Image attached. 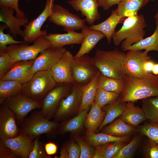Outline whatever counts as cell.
Returning a JSON list of instances; mask_svg holds the SVG:
<instances>
[{
  "instance_id": "obj_1",
  "label": "cell",
  "mask_w": 158,
  "mask_h": 158,
  "mask_svg": "<svg viewBox=\"0 0 158 158\" xmlns=\"http://www.w3.org/2000/svg\"><path fill=\"white\" fill-rule=\"evenodd\" d=\"M124 87L121 101L123 102H135L158 96V75L148 73L145 77L137 78L125 75Z\"/></svg>"
},
{
  "instance_id": "obj_2",
  "label": "cell",
  "mask_w": 158,
  "mask_h": 158,
  "mask_svg": "<svg viewBox=\"0 0 158 158\" xmlns=\"http://www.w3.org/2000/svg\"><path fill=\"white\" fill-rule=\"evenodd\" d=\"M125 54L117 49L104 51L97 49L92 59L101 73L109 77L121 79L125 75L123 66Z\"/></svg>"
},
{
  "instance_id": "obj_3",
  "label": "cell",
  "mask_w": 158,
  "mask_h": 158,
  "mask_svg": "<svg viewBox=\"0 0 158 158\" xmlns=\"http://www.w3.org/2000/svg\"><path fill=\"white\" fill-rule=\"evenodd\" d=\"M147 25L143 15L140 14L127 17L121 28L115 32L112 37L113 43L118 46L121 43L123 49L144 39Z\"/></svg>"
},
{
  "instance_id": "obj_4",
  "label": "cell",
  "mask_w": 158,
  "mask_h": 158,
  "mask_svg": "<svg viewBox=\"0 0 158 158\" xmlns=\"http://www.w3.org/2000/svg\"><path fill=\"white\" fill-rule=\"evenodd\" d=\"M56 83L51 70L39 71L29 81L23 84L21 92L33 99L41 101Z\"/></svg>"
},
{
  "instance_id": "obj_5",
  "label": "cell",
  "mask_w": 158,
  "mask_h": 158,
  "mask_svg": "<svg viewBox=\"0 0 158 158\" xmlns=\"http://www.w3.org/2000/svg\"><path fill=\"white\" fill-rule=\"evenodd\" d=\"M24 43L7 47L6 52L10 56L13 63L21 61L34 60L42 51L51 47L49 42L44 36L36 38L32 45Z\"/></svg>"
},
{
  "instance_id": "obj_6",
  "label": "cell",
  "mask_w": 158,
  "mask_h": 158,
  "mask_svg": "<svg viewBox=\"0 0 158 158\" xmlns=\"http://www.w3.org/2000/svg\"><path fill=\"white\" fill-rule=\"evenodd\" d=\"M71 67L73 84L80 87L91 81L99 71L95 64L92 58L87 54L74 57Z\"/></svg>"
},
{
  "instance_id": "obj_7",
  "label": "cell",
  "mask_w": 158,
  "mask_h": 158,
  "mask_svg": "<svg viewBox=\"0 0 158 158\" xmlns=\"http://www.w3.org/2000/svg\"><path fill=\"white\" fill-rule=\"evenodd\" d=\"M21 123L20 133L27 134L34 139L42 134H50L58 126L56 121H50L44 117L40 111L33 112Z\"/></svg>"
},
{
  "instance_id": "obj_8",
  "label": "cell",
  "mask_w": 158,
  "mask_h": 158,
  "mask_svg": "<svg viewBox=\"0 0 158 158\" xmlns=\"http://www.w3.org/2000/svg\"><path fill=\"white\" fill-rule=\"evenodd\" d=\"M48 20L56 25L63 27L66 31L82 29L85 25V19L80 18L62 6L57 4L53 5Z\"/></svg>"
},
{
  "instance_id": "obj_9",
  "label": "cell",
  "mask_w": 158,
  "mask_h": 158,
  "mask_svg": "<svg viewBox=\"0 0 158 158\" xmlns=\"http://www.w3.org/2000/svg\"><path fill=\"white\" fill-rule=\"evenodd\" d=\"M4 105L16 115L17 122L21 123L28 114L35 109L41 108L42 101L33 99L22 93H19L7 99Z\"/></svg>"
},
{
  "instance_id": "obj_10",
  "label": "cell",
  "mask_w": 158,
  "mask_h": 158,
  "mask_svg": "<svg viewBox=\"0 0 158 158\" xmlns=\"http://www.w3.org/2000/svg\"><path fill=\"white\" fill-rule=\"evenodd\" d=\"M54 0H46L44 8L36 18L25 26L23 37L25 42H31L41 36L47 35L46 30H41L42 25L50 15Z\"/></svg>"
},
{
  "instance_id": "obj_11",
  "label": "cell",
  "mask_w": 158,
  "mask_h": 158,
  "mask_svg": "<svg viewBox=\"0 0 158 158\" xmlns=\"http://www.w3.org/2000/svg\"><path fill=\"white\" fill-rule=\"evenodd\" d=\"M58 83L47 94L42 101L40 111L44 117L48 120L55 114L61 100L68 92L70 84H71Z\"/></svg>"
},
{
  "instance_id": "obj_12",
  "label": "cell",
  "mask_w": 158,
  "mask_h": 158,
  "mask_svg": "<svg viewBox=\"0 0 158 158\" xmlns=\"http://www.w3.org/2000/svg\"><path fill=\"white\" fill-rule=\"evenodd\" d=\"M126 54L123 66L125 75L137 78H142L147 74L143 71V63L150 59L146 51L129 50Z\"/></svg>"
},
{
  "instance_id": "obj_13",
  "label": "cell",
  "mask_w": 158,
  "mask_h": 158,
  "mask_svg": "<svg viewBox=\"0 0 158 158\" xmlns=\"http://www.w3.org/2000/svg\"><path fill=\"white\" fill-rule=\"evenodd\" d=\"M66 50L63 47H51L44 50L34 60L30 73L34 75L39 71L51 70Z\"/></svg>"
},
{
  "instance_id": "obj_14",
  "label": "cell",
  "mask_w": 158,
  "mask_h": 158,
  "mask_svg": "<svg viewBox=\"0 0 158 158\" xmlns=\"http://www.w3.org/2000/svg\"><path fill=\"white\" fill-rule=\"evenodd\" d=\"M72 84L70 94L66 98H63L60 103L55 115L56 121L62 120L76 110H78L81 101V87Z\"/></svg>"
},
{
  "instance_id": "obj_15",
  "label": "cell",
  "mask_w": 158,
  "mask_h": 158,
  "mask_svg": "<svg viewBox=\"0 0 158 158\" xmlns=\"http://www.w3.org/2000/svg\"><path fill=\"white\" fill-rule=\"evenodd\" d=\"M73 58V54L66 50L51 69L53 77L57 83H73L71 66Z\"/></svg>"
},
{
  "instance_id": "obj_16",
  "label": "cell",
  "mask_w": 158,
  "mask_h": 158,
  "mask_svg": "<svg viewBox=\"0 0 158 158\" xmlns=\"http://www.w3.org/2000/svg\"><path fill=\"white\" fill-rule=\"evenodd\" d=\"M14 113L4 105L0 108V139L1 140L13 138L20 133L16 124Z\"/></svg>"
},
{
  "instance_id": "obj_17",
  "label": "cell",
  "mask_w": 158,
  "mask_h": 158,
  "mask_svg": "<svg viewBox=\"0 0 158 158\" xmlns=\"http://www.w3.org/2000/svg\"><path fill=\"white\" fill-rule=\"evenodd\" d=\"M34 139L23 133L0 142L11 149L20 158H28L33 147Z\"/></svg>"
},
{
  "instance_id": "obj_18",
  "label": "cell",
  "mask_w": 158,
  "mask_h": 158,
  "mask_svg": "<svg viewBox=\"0 0 158 158\" xmlns=\"http://www.w3.org/2000/svg\"><path fill=\"white\" fill-rule=\"evenodd\" d=\"M15 10L9 7L0 6V21L5 23L9 29L10 32L15 38L17 35L23 36V31L20 27L29 22L27 17L20 18L14 16Z\"/></svg>"
},
{
  "instance_id": "obj_19",
  "label": "cell",
  "mask_w": 158,
  "mask_h": 158,
  "mask_svg": "<svg viewBox=\"0 0 158 158\" xmlns=\"http://www.w3.org/2000/svg\"><path fill=\"white\" fill-rule=\"evenodd\" d=\"M34 60L21 61L15 63L0 79L15 81L22 84L29 81L33 75L30 73Z\"/></svg>"
},
{
  "instance_id": "obj_20",
  "label": "cell",
  "mask_w": 158,
  "mask_h": 158,
  "mask_svg": "<svg viewBox=\"0 0 158 158\" xmlns=\"http://www.w3.org/2000/svg\"><path fill=\"white\" fill-rule=\"evenodd\" d=\"M67 2L74 9L81 12L85 17V22L90 25H93L99 19L100 14L97 0H70Z\"/></svg>"
},
{
  "instance_id": "obj_21",
  "label": "cell",
  "mask_w": 158,
  "mask_h": 158,
  "mask_svg": "<svg viewBox=\"0 0 158 158\" xmlns=\"http://www.w3.org/2000/svg\"><path fill=\"white\" fill-rule=\"evenodd\" d=\"M64 34L50 33L44 36L49 42L51 47H63L64 46L81 44L83 39L82 32H76L75 30H68Z\"/></svg>"
},
{
  "instance_id": "obj_22",
  "label": "cell",
  "mask_w": 158,
  "mask_h": 158,
  "mask_svg": "<svg viewBox=\"0 0 158 158\" xmlns=\"http://www.w3.org/2000/svg\"><path fill=\"white\" fill-rule=\"evenodd\" d=\"M82 32L84 39L79 49L74 56L75 58L88 54L99 41L105 37L102 32L91 29L86 25L82 29Z\"/></svg>"
},
{
  "instance_id": "obj_23",
  "label": "cell",
  "mask_w": 158,
  "mask_h": 158,
  "mask_svg": "<svg viewBox=\"0 0 158 158\" xmlns=\"http://www.w3.org/2000/svg\"><path fill=\"white\" fill-rule=\"evenodd\" d=\"M134 102L131 101L126 102L124 109L120 118L135 128L147 119L142 108L135 106Z\"/></svg>"
},
{
  "instance_id": "obj_24",
  "label": "cell",
  "mask_w": 158,
  "mask_h": 158,
  "mask_svg": "<svg viewBox=\"0 0 158 158\" xmlns=\"http://www.w3.org/2000/svg\"><path fill=\"white\" fill-rule=\"evenodd\" d=\"M105 115L104 111L94 101L91 106L84 124L86 129V135L95 133L102 123Z\"/></svg>"
},
{
  "instance_id": "obj_25",
  "label": "cell",
  "mask_w": 158,
  "mask_h": 158,
  "mask_svg": "<svg viewBox=\"0 0 158 158\" xmlns=\"http://www.w3.org/2000/svg\"><path fill=\"white\" fill-rule=\"evenodd\" d=\"M123 19L118 15L114 10L112 11L109 17L104 21L97 24H93L89 27L91 29L102 32L106 37L108 43L109 44L115 32L116 26Z\"/></svg>"
},
{
  "instance_id": "obj_26",
  "label": "cell",
  "mask_w": 158,
  "mask_h": 158,
  "mask_svg": "<svg viewBox=\"0 0 158 158\" xmlns=\"http://www.w3.org/2000/svg\"><path fill=\"white\" fill-rule=\"evenodd\" d=\"M149 1L148 0H123L118 4L115 11L118 15L123 18L135 16Z\"/></svg>"
},
{
  "instance_id": "obj_27",
  "label": "cell",
  "mask_w": 158,
  "mask_h": 158,
  "mask_svg": "<svg viewBox=\"0 0 158 158\" xmlns=\"http://www.w3.org/2000/svg\"><path fill=\"white\" fill-rule=\"evenodd\" d=\"M100 71L90 82L81 87V102L78 109L79 112L90 107L94 101L95 94L98 88V79Z\"/></svg>"
},
{
  "instance_id": "obj_28",
  "label": "cell",
  "mask_w": 158,
  "mask_h": 158,
  "mask_svg": "<svg viewBox=\"0 0 158 158\" xmlns=\"http://www.w3.org/2000/svg\"><path fill=\"white\" fill-rule=\"evenodd\" d=\"M102 129V133L120 137L130 136L136 130L135 128L120 118L117 119Z\"/></svg>"
},
{
  "instance_id": "obj_29",
  "label": "cell",
  "mask_w": 158,
  "mask_h": 158,
  "mask_svg": "<svg viewBox=\"0 0 158 158\" xmlns=\"http://www.w3.org/2000/svg\"><path fill=\"white\" fill-rule=\"evenodd\" d=\"M126 103L121 102L120 98H118L103 107L105 112V115L102 123L98 128V131L121 115L124 109Z\"/></svg>"
},
{
  "instance_id": "obj_30",
  "label": "cell",
  "mask_w": 158,
  "mask_h": 158,
  "mask_svg": "<svg viewBox=\"0 0 158 158\" xmlns=\"http://www.w3.org/2000/svg\"><path fill=\"white\" fill-rule=\"evenodd\" d=\"M156 28L150 36L143 39L139 42L123 49V51L129 50H141L145 49L148 52L155 51L158 52V20H156Z\"/></svg>"
},
{
  "instance_id": "obj_31",
  "label": "cell",
  "mask_w": 158,
  "mask_h": 158,
  "mask_svg": "<svg viewBox=\"0 0 158 158\" xmlns=\"http://www.w3.org/2000/svg\"><path fill=\"white\" fill-rule=\"evenodd\" d=\"M23 84L10 80L0 79V103H3L7 99L22 91Z\"/></svg>"
},
{
  "instance_id": "obj_32",
  "label": "cell",
  "mask_w": 158,
  "mask_h": 158,
  "mask_svg": "<svg viewBox=\"0 0 158 158\" xmlns=\"http://www.w3.org/2000/svg\"><path fill=\"white\" fill-rule=\"evenodd\" d=\"M90 107L79 112L76 116L62 123L59 132L61 133L74 132L81 129L84 124Z\"/></svg>"
},
{
  "instance_id": "obj_33",
  "label": "cell",
  "mask_w": 158,
  "mask_h": 158,
  "mask_svg": "<svg viewBox=\"0 0 158 158\" xmlns=\"http://www.w3.org/2000/svg\"><path fill=\"white\" fill-rule=\"evenodd\" d=\"M124 84L123 79H116L109 77L100 72L98 79V88L120 94L123 90Z\"/></svg>"
},
{
  "instance_id": "obj_34",
  "label": "cell",
  "mask_w": 158,
  "mask_h": 158,
  "mask_svg": "<svg viewBox=\"0 0 158 158\" xmlns=\"http://www.w3.org/2000/svg\"><path fill=\"white\" fill-rule=\"evenodd\" d=\"M129 136L117 137L102 132L86 135L85 138L89 144L95 147L116 141L126 142L129 139Z\"/></svg>"
},
{
  "instance_id": "obj_35",
  "label": "cell",
  "mask_w": 158,
  "mask_h": 158,
  "mask_svg": "<svg viewBox=\"0 0 158 158\" xmlns=\"http://www.w3.org/2000/svg\"><path fill=\"white\" fill-rule=\"evenodd\" d=\"M142 107L149 121L158 123V96L142 99Z\"/></svg>"
},
{
  "instance_id": "obj_36",
  "label": "cell",
  "mask_w": 158,
  "mask_h": 158,
  "mask_svg": "<svg viewBox=\"0 0 158 158\" xmlns=\"http://www.w3.org/2000/svg\"><path fill=\"white\" fill-rule=\"evenodd\" d=\"M120 94L98 88L95 96L94 102L101 108L117 100Z\"/></svg>"
},
{
  "instance_id": "obj_37",
  "label": "cell",
  "mask_w": 158,
  "mask_h": 158,
  "mask_svg": "<svg viewBox=\"0 0 158 158\" xmlns=\"http://www.w3.org/2000/svg\"><path fill=\"white\" fill-rule=\"evenodd\" d=\"M138 131L158 145V123L150 121L146 122L139 128Z\"/></svg>"
},
{
  "instance_id": "obj_38",
  "label": "cell",
  "mask_w": 158,
  "mask_h": 158,
  "mask_svg": "<svg viewBox=\"0 0 158 158\" xmlns=\"http://www.w3.org/2000/svg\"><path fill=\"white\" fill-rule=\"evenodd\" d=\"M140 137L135 136L128 144L124 145L114 158L132 157L138 149L140 143Z\"/></svg>"
},
{
  "instance_id": "obj_39",
  "label": "cell",
  "mask_w": 158,
  "mask_h": 158,
  "mask_svg": "<svg viewBox=\"0 0 158 158\" xmlns=\"http://www.w3.org/2000/svg\"><path fill=\"white\" fill-rule=\"evenodd\" d=\"M8 28L5 24L0 25V51L6 52L8 44H17L25 43V41L15 40L13 36L9 34H5L4 30Z\"/></svg>"
},
{
  "instance_id": "obj_40",
  "label": "cell",
  "mask_w": 158,
  "mask_h": 158,
  "mask_svg": "<svg viewBox=\"0 0 158 158\" xmlns=\"http://www.w3.org/2000/svg\"><path fill=\"white\" fill-rule=\"evenodd\" d=\"M126 144V142L122 141H116L108 143L104 150L102 158H114Z\"/></svg>"
},
{
  "instance_id": "obj_41",
  "label": "cell",
  "mask_w": 158,
  "mask_h": 158,
  "mask_svg": "<svg viewBox=\"0 0 158 158\" xmlns=\"http://www.w3.org/2000/svg\"><path fill=\"white\" fill-rule=\"evenodd\" d=\"M14 64L7 52L0 51V79L11 69Z\"/></svg>"
},
{
  "instance_id": "obj_42",
  "label": "cell",
  "mask_w": 158,
  "mask_h": 158,
  "mask_svg": "<svg viewBox=\"0 0 158 158\" xmlns=\"http://www.w3.org/2000/svg\"><path fill=\"white\" fill-rule=\"evenodd\" d=\"M51 156L48 155L40 142L39 137L34 139V145L28 158H49Z\"/></svg>"
},
{
  "instance_id": "obj_43",
  "label": "cell",
  "mask_w": 158,
  "mask_h": 158,
  "mask_svg": "<svg viewBox=\"0 0 158 158\" xmlns=\"http://www.w3.org/2000/svg\"><path fill=\"white\" fill-rule=\"evenodd\" d=\"M75 142L79 145L80 149L79 158H93L95 153V149L89 145L81 138H76Z\"/></svg>"
},
{
  "instance_id": "obj_44",
  "label": "cell",
  "mask_w": 158,
  "mask_h": 158,
  "mask_svg": "<svg viewBox=\"0 0 158 158\" xmlns=\"http://www.w3.org/2000/svg\"><path fill=\"white\" fill-rule=\"evenodd\" d=\"M19 0H0V7L6 6L14 9L16 16L20 18L26 17L24 12L20 10L18 6Z\"/></svg>"
},
{
  "instance_id": "obj_45",
  "label": "cell",
  "mask_w": 158,
  "mask_h": 158,
  "mask_svg": "<svg viewBox=\"0 0 158 158\" xmlns=\"http://www.w3.org/2000/svg\"><path fill=\"white\" fill-rule=\"evenodd\" d=\"M68 158H78L80 154V149L76 142H71L66 145Z\"/></svg>"
},
{
  "instance_id": "obj_46",
  "label": "cell",
  "mask_w": 158,
  "mask_h": 158,
  "mask_svg": "<svg viewBox=\"0 0 158 158\" xmlns=\"http://www.w3.org/2000/svg\"><path fill=\"white\" fill-rule=\"evenodd\" d=\"M19 157L0 142V158H18Z\"/></svg>"
},
{
  "instance_id": "obj_47",
  "label": "cell",
  "mask_w": 158,
  "mask_h": 158,
  "mask_svg": "<svg viewBox=\"0 0 158 158\" xmlns=\"http://www.w3.org/2000/svg\"><path fill=\"white\" fill-rule=\"evenodd\" d=\"M123 0H97L99 7L105 10L109 9L112 6L118 4Z\"/></svg>"
},
{
  "instance_id": "obj_48",
  "label": "cell",
  "mask_w": 158,
  "mask_h": 158,
  "mask_svg": "<svg viewBox=\"0 0 158 158\" xmlns=\"http://www.w3.org/2000/svg\"><path fill=\"white\" fill-rule=\"evenodd\" d=\"M148 148L147 150L149 157L150 158H158V147L157 145L149 140Z\"/></svg>"
},
{
  "instance_id": "obj_49",
  "label": "cell",
  "mask_w": 158,
  "mask_h": 158,
  "mask_svg": "<svg viewBox=\"0 0 158 158\" xmlns=\"http://www.w3.org/2000/svg\"><path fill=\"white\" fill-rule=\"evenodd\" d=\"M44 148L47 154L50 156L56 153L58 147L55 143L51 141L44 145Z\"/></svg>"
},
{
  "instance_id": "obj_50",
  "label": "cell",
  "mask_w": 158,
  "mask_h": 158,
  "mask_svg": "<svg viewBox=\"0 0 158 158\" xmlns=\"http://www.w3.org/2000/svg\"><path fill=\"white\" fill-rule=\"evenodd\" d=\"M155 63L153 61L150 59L145 61L142 65V69L144 72L148 74L152 72L154 65Z\"/></svg>"
},
{
  "instance_id": "obj_51",
  "label": "cell",
  "mask_w": 158,
  "mask_h": 158,
  "mask_svg": "<svg viewBox=\"0 0 158 158\" xmlns=\"http://www.w3.org/2000/svg\"><path fill=\"white\" fill-rule=\"evenodd\" d=\"M107 144L101 145L95 147V153L93 158H102L104 150Z\"/></svg>"
},
{
  "instance_id": "obj_52",
  "label": "cell",
  "mask_w": 158,
  "mask_h": 158,
  "mask_svg": "<svg viewBox=\"0 0 158 158\" xmlns=\"http://www.w3.org/2000/svg\"><path fill=\"white\" fill-rule=\"evenodd\" d=\"M59 158H68V151L66 145H64L61 147L60 152V156Z\"/></svg>"
},
{
  "instance_id": "obj_53",
  "label": "cell",
  "mask_w": 158,
  "mask_h": 158,
  "mask_svg": "<svg viewBox=\"0 0 158 158\" xmlns=\"http://www.w3.org/2000/svg\"><path fill=\"white\" fill-rule=\"evenodd\" d=\"M152 72L153 74L158 75V63H155L154 65Z\"/></svg>"
},
{
  "instance_id": "obj_54",
  "label": "cell",
  "mask_w": 158,
  "mask_h": 158,
  "mask_svg": "<svg viewBox=\"0 0 158 158\" xmlns=\"http://www.w3.org/2000/svg\"><path fill=\"white\" fill-rule=\"evenodd\" d=\"M154 18L156 20H158V11H157L156 14L154 15Z\"/></svg>"
},
{
  "instance_id": "obj_55",
  "label": "cell",
  "mask_w": 158,
  "mask_h": 158,
  "mask_svg": "<svg viewBox=\"0 0 158 158\" xmlns=\"http://www.w3.org/2000/svg\"><path fill=\"white\" fill-rule=\"evenodd\" d=\"M149 1H154V0H148Z\"/></svg>"
},
{
  "instance_id": "obj_56",
  "label": "cell",
  "mask_w": 158,
  "mask_h": 158,
  "mask_svg": "<svg viewBox=\"0 0 158 158\" xmlns=\"http://www.w3.org/2000/svg\"><path fill=\"white\" fill-rule=\"evenodd\" d=\"M157 146H158V145H157Z\"/></svg>"
}]
</instances>
